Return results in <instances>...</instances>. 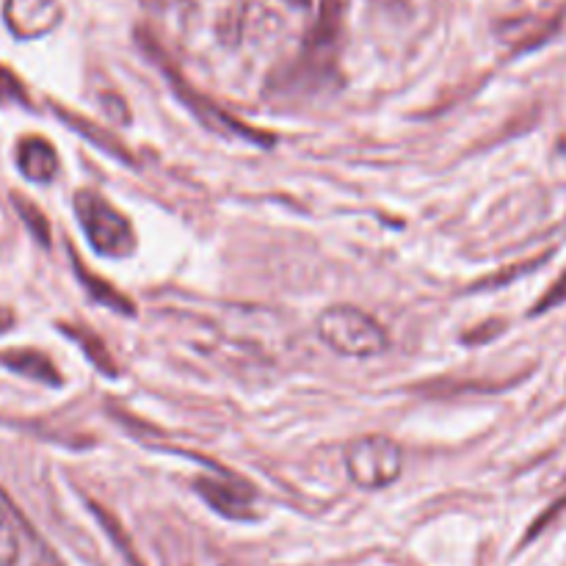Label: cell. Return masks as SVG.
<instances>
[{
	"label": "cell",
	"mask_w": 566,
	"mask_h": 566,
	"mask_svg": "<svg viewBox=\"0 0 566 566\" xmlns=\"http://www.w3.org/2000/svg\"><path fill=\"white\" fill-rule=\"evenodd\" d=\"M75 216L83 235H86V241L92 243L99 258L125 260L136 252V232H133L127 216L119 213L97 191L75 193Z\"/></svg>",
	"instance_id": "cell-1"
},
{
	"label": "cell",
	"mask_w": 566,
	"mask_h": 566,
	"mask_svg": "<svg viewBox=\"0 0 566 566\" xmlns=\"http://www.w3.org/2000/svg\"><path fill=\"white\" fill-rule=\"evenodd\" d=\"M315 329H318V337L332 352L354 359L376 357L390 343V337H387L385 326L379 321L370 318L363 310L348 307V304H337V307H329L326 313H321Z\"/></svg>",
	"instance_id": "cell-2"
},
{
	"label": "cell",
	"mask_w": 566,
	"mask_h": 566,
	"mask_svg": "<svg viewBox=\"0 0 566 566\" xmlns=\"http://www.w3.org/2000/svg\"><path fill=\"white\" fill-rule=\"evenodd\" d=\"M403 453L390 437H359L346 451L348 479L359 490H385L401 475Z\"/></svg>",
	"instance_id": "cell-3"
},
{
	"label": "cell",
	"mask_w": 566,
	"mask_h": 566,
	"mask_svg": "<svg viewBox=\"0 0 566 566\" xmlns=\"http://www.w3.org/2000/svg\"><path fill=\"white\" fill-rule=\"evenodd\" d=\"M193 490L199 492L205 503L213 512H219L227 520H249L252 517L254 492L252 486L241 484V481H224V479H197Z\"/></svg>",
	"instance_id": "cell-4"
},
{
	"label": "cell",
	"mask_w": 566,
	"mask_h": 566,
	"mask_svg": "<svg viewBox=\"0 0 566 566\" xmlns=\"http://www.w3.org/2000/svg\"><path fill=\"white\" fill-rule=\"evenodd\" d=\"M17 166H20L22 177L31 182H50L59 175V155L48 138H22L17 144Z\"/></svg>",
	"instance_id": "cell-5"
},
{
	"label": "cell",
	"mask_w": 566,
	"mask_h": 566,
	"mask_svg": "<svg viewBox=\"0 0 566 566\" xmlns=\"http://www.w3.org/2000/svg\"><path fill=\"white\" fill-rule=\"evenodd\" d=\"M9 22L20 36H36L59 22L55 0H9Z\"/></svg>",
	"instance_id": "cell-6"
},
{
	"label": "cell",
	"mask_w": 566,
	"mask_h": 566,
	"mask_svg": "<svg viewBox=\"0 0 566 566\" xmlns=\"http://www.w3.org/2000/svg\"><path fill=\"white\" fill-rule=\"evenodd\" d=\"M0 365L9 368L11 374L25 376V379L39 381V385L61 387V374L53 365V359L48 354L36 352V348H9V352L0 354Z\"/></svg>",
	"instance_id": "cell-7"
},
{
	"label": "cell",
	"mask_w": 566,
	"mask_h": 566,
	"mask_svg": "<svg viewBox=\"0 0 566 566\" xmlns=\"http://www.w3.org/2000/svg\"><path fill=\"white\" fill-rule=\"evenodd\" d=\"M72 260H75L77 280H81V285L86 287V293L94 298V302L103 304V307H108V310H114V313H119V315H133V313H136V310H133L130 298L122 296V293L116 291V287L111 285V282L99 280V276H94L92 271L83 269V265L77 263L75 254H72Z\"/></svg>",
	"instance_id": "cell-8"
},
{
	"label": "cell",
	"mask_w": 566,
	"mask_h": 566,
	"mask_svg": "<svg viewBox=\"0 0 566 566\" xmlns=\"http://www.w3.org/2000/svg\"><path fill=\"white\" fill-rule=\"evenodd\" d=\"M61 329H64V335L70 337V340L75 343V346L83 348V354H86L88 363H92L94 368L103 370L105 376H116L114 359H111L108 348H105V343L99 340V337L94 335V332H88L86 326H83V329H81V326H61Z\"/></svg>",
	"instance_id": "cell-9"
},
{
	"label": "cell",
	"mask_w": 566,
	"mask_h": 566,
	"mask_svg": "<svg viewBox=\"0 0 566 566\" xmlns=\"http://www.w3.org/2000/svg\"><path fill=\"white\" fill-rule=\"evenodd\" d=\"M59 116H64L66 125H70L72 130L77 133V136L88 138V142L94 144V147L105 149V153L114 155V158H119V160H125V164H127V160H130V153H127V149L122 147L119 138L111 136V133H105V130H99V127L94 125V122L81 119V116H75V114H66V111H59Z\"/></svg>",
	"instance_id": "cell-10"
},
{
	"label": "cell",
	"mask_w": 566,
	"mask_h": 566,
	"mask_svg": "<svg viewBox=\"0 0 566 566\" xmlns=\"http://www.w3.org/2000/svg\"><path fill=\"white\" fill-rule=\"evenodd\" d=\"M17 558H20V536L9 509L0 501V566H17Z\"/></svg>",
	"instance_id": "cell-11"
},
{
	"label": "cell",
	"mask_w": 566,
	"mask_h": 566,
	"mask_svg": "<svg viewBox=\"0 0 566 566\" xmlns=\"http://www.w3.org/2000/svg\"><path fill=\"white\" fill-rule=\"evenodd\" d=\"M14 208L20 210L22 221H25L28 230L33 232V238H36V241L42 243V247H50V227H48V219H44L42 210H39L36 205L25 202V199H22V197H14Z\"/></svg>",
	"instance_id": "cell-12"
},
{
	"label": "cell",
	"mask_w": 566,
	"mask_h": 566,
	"mask_svg": "<svg viewBox=\"0 0 566 566\" xmlns=\"http://www.w3.org/2000/svg\"><path fill=\"white\" fill-rule=\"evenodd\" d=\"M542 260H545V258H539V260H528V263H525V265H514V269L501 271V274L490 276V280H484V282H479V285H475V291H490V287H503V285H509V282L517 280V276L531 274V271H534V269H539Z\"/></svg>",
	"instance_id": "cell-13"
},
{
	"label": "cell",
	"mask_w": 566,
	"mask_h": 566,
	"mask_svg": "<svg viewBox=\"0 0 566 566\" xmlns=\"http://www.w3.org/2000/svg\"><path fill=\"white\" fill-rule=\"evenodd\" d=\"M564 302H566V274L556 282V285L551 287V291L545 293V296L539 298V302H536V307L531 310V315H542V313H547V310L558 307V304H564Z\"/></svg>",
	"instance_id": "cell-14"
},
{
	"label": "cell",
	"mask_w": 566,
	"mask_h": 566,
	"mask_svg": "<svg viewBox=\"0 0 566 566\" xmlns=\"http://www.w3.org/2000/svg\"><path fill=\"white\" fill-rule=\"evenodd\" d=\"M503 329H506V324H501V321H490V324H484V326H479L475 332H470V335L464 337V343H484V340H490V337L501 335Z\"/></svg>",
	"instance_id": "cell-15"
},
{
	"label": "cell",
	"mask_w": 566,
	"mask_h": 566,
	"mask_svg": "<svg viewBox=\"0 0 566 566\" xmlns=\"http://www.w3.org/2000/svg\"><path fill=\"white\" fill-rule=\"evenodd\" d=\"M3 99H22L20 83L9 72H0V105H3Z\"/></svg>",
	"instance_id": "cell-16"
},
{
	"label": "cell",
	"mask_w": 566,
	"mask_h": 566,
	"mask_svg": "<svg viewBox=\"0 0 566 566\" xmlns=\"http://www.w3.org/2000/svg\"><path fill=\"white\" fill-rule=\"evenodd\" d=\"M39 566H66V564L59 562V558H55L50 551H44V553H42V562H39Z\"/></svg>",
	"instance_id": "cell-17"
},
{
	"label": "cell",
	"mask_w": 566,
	"mask_h": 566,
	"mask_svg": "<svg viewBox=\"0 0 566 566\" xmlns=\"http://www.w3.org/2000/svg\"><path fill=\"white\" fill-rule=\"evenodd\" d=\"M11 326V315L9 313H0V332H6Z\"/></svg>",
	"instance_id": "cell-18"
},
{
	"label": "cell",
	"mask_w": 566,
	"mask_h": 566,
	"mask_svg": "<svg viewBox=\"0 0 566 566\" xmlns=\"http://www.w3.org/2000/svg\"><path fill=\"white\" fill-rule=\"evenodd\" d=\"M562 149H566V142H564V144H562Z\"/></svg>",
	"instance_id": "cell-19"
}]
</instances>
